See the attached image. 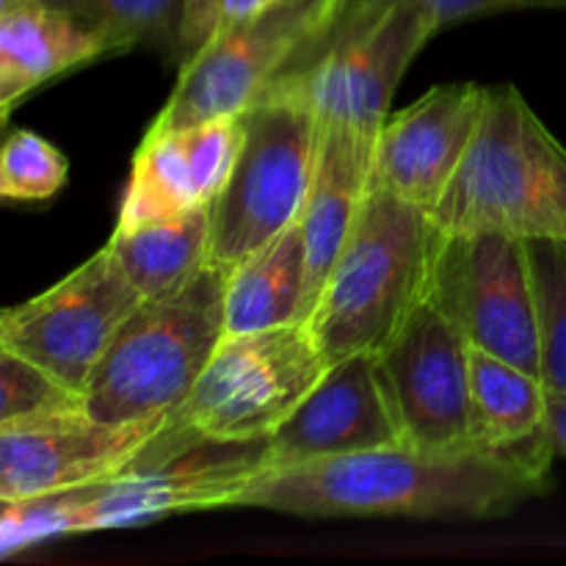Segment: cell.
Listing matches in <instances>:
<instances>
[{
    "instance_id": "cell-1",
    "label": "cell",
    "mask_w": 566,
    "mask_h": 566,
    "mask_svg": "<svg viewBox=\"0 0 566 566\" xmlns=\"http://www.w3.org/2000/svg\"><path fill=\"white\" fill-rule=\"evenodd\" d=\"M551 486L553 479L479 448L418 451L390 446L263 470L249 484L241 506L310 520H497L547 495Z\"/></svg>"
},
{
    "instance_id": "cell-2",
    "label": "cell",
    "mask_w": 566,
    "mask_h": 566,
    "mask_svg": "<svg viewBox=\"0 0 566 566\" xmlns=\"http://www.w3.org/2000/svg\"><path fill=\"white\" fill-rule=\"evenodd\" d=\"M260 473L263 442L199 446L169 462L136 464L99 484L3 503L0 553L11 558L61 536L142 528L180 514L241 509V497Z\"/></svg>"
},
{
    "instance_id": "cell-3",
    "label": "cell",
    "mask_w": 566,
    "mask_h": 566,
    "mask_svg": "<svg viewBox=\"0 0 566 566\" xmlns=\"http://www.w3.org/2000/svg\"><path fill=\"white\" fill-rule=\"evenodd\" d=\"M431 219L448 232L566 241V147L514 83L486 86L479 130Z\"/></svg>"
},
{
    "instance_id": "cell-4",
    "label": "cell",
    "mask_w": 566,
    "mask_h": 566,
    "mask_svg": "<svg viewBox=\"0 0 566 566\" xmlns=\"http://www.w3.org/2000/svg\"><path fill=\"white\" fill-rule=\"evenodd\" d=\"M437 232L429 210L370 180L357 224L304 318L329 365L381 352L401 329L429 291Z\"/></svg>"
},
{
    "instance_id": "cell-5",
    "label": "cell",
    "mask_w": 566,
    "mask_h": 566,
    "mask_svg": "<svg viewBox=\"0 0 566 566\" xmlns=\"http://www.w3.org/2000/svg\"><path fill=\"white\" fill-rule=\"evenodd\" d=\"M227 274L210 263L182 291L142 298L88 376L86 412L108 423L175 415L227 335Z\"/></svg>"
},
{
    "instance_id": "cell-6",
    "label": "cell",
    "mask_w": 566,
    "mask_h": 566,
    "mask_svg": "<svg viewBox=\"0 0 566 566\" xmlns=\"http://www.w3.org/2000/svg\"><path fill=\"white\" fill-rule=\"evenodd\" d=\"M329 370L307 321L224 335L175 423L199 446H258Z\"/></svg>"
},
{
    "instance_id": "cell-7",
    "label": "cell",
    "mask_w": 566,
    "mask_h": 566,
    "mask_svg": "<svg viewBox=\"0 0 566 566\" xmlns=\"http://www.w3.org/2000/svg\"><path fill=\"white\" fill-rule=\"evenodd\" d=\"M346 0H269L221 28L191 59L149 130H177L241 114L287 75L302 70L335 25Z\"/></svg>"
},
{
    "instance_id": "cell-8",
    "label": "cell",
    "mask_w": 566,
    "mask_h": 566,
    "mask_svg": "<svg viewBox=\"0 0 566 566\" xmlns=\"http://www.w3.org/2000/svg\"><path fill=\"white\" fill-rule=\"evenodd\" d=\"M241 116L235 166L210 202L213 263L224 269L302 219L321 153V119L296 94L271 88Z\"/></svg>"
},
{
    "instance_id": "cell-9",
    "label": "cell",
    "mask_w": 566,
    "mask_h": 566,
    "mask_svg": "<svg viewBox=\"0 0 566 566\" xmlns=\"http://www.w3.org/2000/svg\"><path fill=\"white\" fill-rule=\"evenodd\" d=\"M426 298L470 348L542 379V326L528 241L497 232H437Z\"/></svg>"
},
{
    "instance_id": "cell-10",
    "label": "cell",
    "mask_w": 566,
    "mask_h": 566,
    "mask_svg": "<svg viewBox=\"0 0 566 566\" xmlns=\"http://www.w3.org/2000/svg\"><path fill=\"white\" fill-rule=\"evenodd\" d=\"M437 33L440 25L412 6H387L376 14L340 11L302 70L274 88L296 94L321 125L379 136L398 83Z\"/></svg>"
},
{
    "instance_id": "cell-11",
    "label": "cell",
    "mask_w": 566,
    "mask_h": 566,
    "mask_svg": "<svg viewBox=\"0 0 566 566\" xmlns=\"http://www.w3.org/2000/svg\"><path fill=\"white\" fill-rule=\"evenodd\" d=\"M175 415L108 423L86 407L0 426V501H31L99 484L144 462H169L164 434Z\"/></svg>"
},
{
    "instance_id": "cell-12",
    "label": "cell",
    "mask_w": 566,
    "mask_h": 566,
    "mask_svg": "<svg viewBox=\"0 0 566 566\" xmlns=\"http://www.w3.org/2000/svg\"><path fill=\"white\" fill-rule=\"evenodd\" d=\"M142 296L108 247L44 293L0 315V348L25 357L70 390L86 381Z\"/></svg>"
},
{
    "instance_id": "cell-13",
    "label": "cell",
    "mask_w": 566,
    "mask_h": 566,
    "mask_svg": "<svg viewBox=\"0 0 566 566\" xmlns=\"http://www.w3.org/2000/svg\"><path fill=\"white\" fill-rule=\"evenodd\" d=\"M381 390L407 448L462 451L470 446V343L429 302L376 352Z\"/></svg>"
},
{
    "instance_id": "cell-14",
    "label": "cell",
    "mask_w": 566,
    "mask_h": 566,
    "mask_svg": "<svg viewBox=\"0 0 566 566\" xmlns=\"http://www.w3.org/2000/svg\"><path fill=\"white\" fill-rule=\"evenodd\" d=\"M484 103L481 83H442L387 116L374 147L376 186L431 213L473 144Z\"/></svg>"
},
{
    "instance_id": "cell-15",
    "label": "cell",
    "mask_w": 566,
    "mask_h": 566,
    "mask_svg": "<svg viewBox=\"0 0 566 566\" xmlns=\"http://www.w3.org/2000/svg\"><path fill=\"white\" fill-rule=\"evenodd\" d=\"M390 446L403 442L381 390L376 354H354L329 365L315 390L263 442V470Z\"/></svg>"
},
{
    "instance_id": "cell-16",
    "label": "cell",
    "mask_w": 566,
    "mask_h": 566,
    "mask_svg": "<svg viewBox=\"0 0 566 566\" xmlns=\"http://www.w3.org/2000/svg\"><path fill=\"white\" fill-rule=\"evenodd\" d=\"M241 142V114L166 133L147 130L133 155L116 227L147 224L213 202L230 180Z\"/></svg>"
},
{
    "instance_id": "cell-17",
    "label": "cell",
    "mask_w": 566,
    "mask_h": 566,
    "mask_svg": "<svg viewBox=\"0 0 566 566\" xmlns=\"http://www.w3.org/2000/svg\"><path fill=\"white\" fill-rule=\"evenodd\" d=\"M470 446L553 479L551 390L531 370L470 348Z\"/></svg>"
},
{
    "instance_id": "cell-18",
    "label": "cell",
    "mask_w": 566,
    "mask_h": 566,
    "mask_svg": "<svg viewBox=\"0 0 566 566\" xmlns=\"http://www.w3.org/2000/svg\"><path fill=\"white\" fill-rule=\"evenodd\" d=\"M376 136L343 125H321V153L307 205L302 210V235L307 247V304L313 310L343 243L352 235L374 180Z\"/></svg>"
},
{
    "instance_id": "cell-19",
    "label": "cell",
    "mask_w": 566,
    "mask_h": 566,
    "mask_svg": "<svg viewBox=\"0 0 566 566\" xmlns=\"http://www.w3.org/2000/svg\"><path fill=\"white\" fill-rule=\"evenodd\" d=\"M111 53L103 33L44 0L0 6V111L3 119L33 88Z\"/></svg>"
},
{
    "instance_id": "cell-20",
    "label": "cell",
    "mask_w": 566,
    "mask_h": 566,
    "mask_svg": "<svg viewBox=\"0 0 566 566\" xmlns=\"http://www.w3.org/2000/svg\"><path fill=\"white\" fill-rule=\"evenodd\" d=\"M105 247L133 282L138 296H169L182 291L213 263L210 205L147 224L116 227Z\"/></svg>"
},
{
    "instance_id": "cell-21",
    "label": "cell",
    "mask_w": 566,
    "mask_h": 566,
    "mask_svg": "<svg viewBox=\"0 0 566 566\" xmlns=\"http://www.w3.org/2000/svg\"><path fill=\"white\" fill-rule=\"evenodd\" d=\"M307 304V247L302 224L260 247L227 274L224 324L227 335L260 332L304 321Z\"/></svg>"
},
{
    "instance_id": "cell-22",
    "label": "cell",
    "mask_w": 566,
    "mask_h": 566,
    "mask_svg": "<svg viewBox=\"0 0 566 566\" xmlns=\"http://www.w3.org/2000/svg\"><path fill=\"white\" fill-rule=\"evenodd\" d=\"M103 33L111 53L153 44L177 59L182 0H44Z\"/></svg>"
},
{
    "instance_id": "cell-23",
    "label": "cell",
    "mask_w": 566,
    "mask_h": 566,
    "mask_svg": "<svg viewBox=\"0 0 566 566\" xmlns=\"http://www.w3.org/2000/svg\"><path fill=\"white\" fill-rule=\"evenodd\" d=\"M542 326V381L566 398V241H528Z\"/></svg>"
},
{
    "instance_id": "cell-24",
    "label": "cell",
    "mask_w": 566,
    "mask_h": 566,
    "mask_svg": "<svg viewBox=\"0 0 566 566\" xmlns=\"http://www.w3.org/2000/svg\"><path fill=\"white\" fill-rule=\"evenodd\" d=\"M70 160L33 130H14L0 155V197L6 202H48L64 188Z\"/></svg>"
},
{
    "instance_id": "cell-25",
    "label": "cell",
    "mask_w": 566,
    "mask_h": 566,
    "mask_svg": "<svg viewBox=\"0 0 566 566\" xmlns=\"http://www.w3.org/2000/svg\"><path fill=\"white\" fill-rule=\"evenodd\" d=\"M72 407H83L81 392L20 354L0 348V426Z\"/></svg>"
},
{
    "instance_id": "cell-26",
    "label": "cell",
    "mask_w": 566,
    "mask_h": 566,
    "mask_svg": "<svg viewBox=\"0 0 566 566\" xmlns=\"http://www.w3.org/2000/svg\"><path fill=\"white\" fill-rule=\"evenodd\" d=\"M387 6H412L440 25L514 9H566V0H346L343 14H376Z\"/></svg>"
},
{
    "instance_id": "cell-27",
    "label": "cell",
    "mask_w": 566,
    "mask_h": 566,
    "mask_svg": "<svg viewBox=\"0 0 566 566\" xmlns=\"http://www.w3.org/2000/svg\"><path fill=\"white\" fill-rule=\"evenodd\" d=\"M269 0H182L180 25H177V61H186L210 36L232 22L243 20Z\"/></svg>"
},
{
    "instance_id": "cell-28",
    "label": "cell",
    "mask_w": 566,
    "mask_h": 566,
    "mask_svg": "<svg viewBox=\"0 0 566 566\" xmlns=\"http://www.w3.org/2000/svg\"><path fill=\"white\" fill-rule=\"evenodd\" d=\"M551 434L558 459H566V398L551 392Z\"/></svg>"
}]
</instances>
